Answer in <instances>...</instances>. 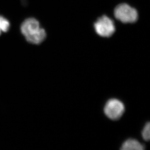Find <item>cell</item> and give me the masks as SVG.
Masks as SVG:
<instances>
[{"instance_id": "6da1fadb", "label": "cell", "mask_w": 150, "mask_h": 150, "mask_svg": "<svg viewBox=\"0 0 150 150\" xmlns=\"http://www.w3.org/2000/svg\"><path fill=\"white\" fill-rule=\"evenodd\" d=\"M21 30L26 40L32 44H40L46 37L45 30L40 27L38 21L33 18H27L22 23Z\"/></svg>"}, {"instance_id": "7a4b0ae2", "label": "cell", "mask_w": 150, "mask_h": 150, "mask_svg": "<svg viewBox=\"0 0 150 150\" xmlns=\"http://www.w3.org/2000/svg\"><path fill=\"white\" fill-rule=\"evenodd\" d=\"M114 14L117 20L125 23H134L139 18L137 10L127 4L117 5L115 7Z\"/></svg>"}, {"instance_id": "3957f363", "label": "cell", "mask_w": 150, "mask_h": 150, "mask_svg": "<svg viewBox=\"0 0 150 150\" xmlns=\"http://www.w3.org/2000/svg\"><path fill=\"white\" fill-rule=\"evenodd\" d=\"M94 28L97 34L103 38L112 36L116 31L115 23L108 16H102L94 24Z\"/></svg>"}, {"instance_id": "277c9868", "label": "cell", "mask_w": 150, "mask_h": 150, "mask_svg": "<svg viewBox=\"0 0 150 150\" xmlns=\"http://www.w3.org/2000/svg\"><path fill=\"white\" fill-rule=\"evenodd\" d=\"M125 105L120 100L112 99L108 100L105 105L104 112L106 116L112 120H117L123 115Z\"/></svg>"}, {"instance_id": "5b68a950", "label": "cell", "mask_w": 150, "mask_h": 150, "mask_svg": "<svg viewBox=\"0 0 150 150\" xmlns=\"http://www.w3.org/2000/svg\"><path fill=\"white\" fill-rule=\"evenodd\" d=\"M144 149L143 145L134 139H128L122 145L121 150H143Z\"/></svg>"}, {"instance_id": "8992f818", "label": "cell", "mask_w": 150, "mask_h": 150, "mask_svg": "<svg viewBox=\"0 0 150 150\" xmlns=\"http://www.w3.org/2000/svg\"><path fill=\"white\" fill-rule=\"evenodd\" d=\"M9 21L3 16H0V35L2 32H7L10 29Z\"/></svg>"}, {"instance_id": "52a82bcc", "label": "cell", "mask_w": 150, "mask_h": 150, "mask_svg": "<svg viewBox=\"0 0 150 150\" xmlns=\"http://www.w3.org/2000/svg\"><path fill=\"white\" fill-rule=\"evenodd\" d=\"M142 137L145 141H148L150 138V125L147 122L145 125L142 131Z\"/></svg>"}]
</instances>
